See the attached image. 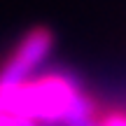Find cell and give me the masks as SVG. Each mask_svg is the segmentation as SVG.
<instances>
[{
  "mask_svg": "<svg viewBox=\"0 0 126 126\" xmlns=\"http://www.w3.org/2000/svg\"><path fill=\"white\" fill-rule=\"evenodd\" d=\"M94 126H126V114H122V112H110L100 124H94Z\"/></svg>",
  "mask_w": 126,
  "mask_h": 126,
  "instance_id": "7a4b0ae2",
  "label": "cell"
},
{
  "mask_svg": "<svg viewBox=\"0 0 126 126\" xmlns=\"http://www.w3.org/2000/svg\"><path fill=\"white\" fill-rule=\"evenodd\" d=\"M0 126H37V124L31 122V119L19 117V114H12V112H0Z\"/></svg>",
  "mask_w": 126,
  "mask_h": 126,
  "instance_id": "6da1fadb",
  "label": "cell"
}]
</instances>
